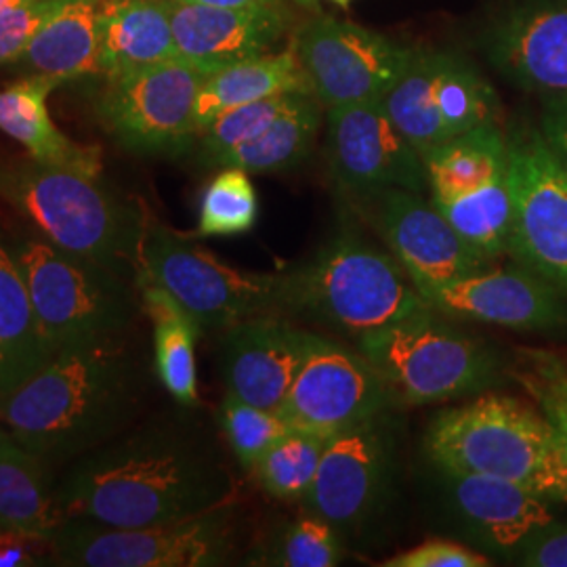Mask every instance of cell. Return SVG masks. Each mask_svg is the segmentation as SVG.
I'll return each instance as SVG.
<instances>
[{"label": "cell", "instance_id": "cell-41", "mask_svg": "<svg viewBox=\"0 0 567 567\" xmlns=\"http://www.w3.org/2000/svg\"><path fill=\"white\" fill-rule=\"evenodd\" d=\"M517 564L526 567H567V524L550 522L534 532L515 553Z\"/></svg>", "mask_w": 567, "mask_h": 567}, {"label": "cell", "instance_id": "cell-35", "mask_svg": "<svg viewBox=\"0 0 567 567\" xmlns=\"http://www.w3.org/2000/svg\"><path fill=\"white\" fill-rule=\"evenodd\" d=\"M343 532L322 517L303 511L267 543L257 566L334 567L343 564Z\"/></svg>", "mask_w": 567, "mask_h": 567}, {"label": "cell", "instance_id": "cell-18", "mask_svg": "<svg viewBox=\"0 0 567 567\" xmlns=\"http://www.w3.org/2000/svg\"><path fill=\"white\" fill-rule=\"evenodd\" d=\"M389 412L334 433L326 446L305 511L341 532L364 526L381 508L393 466Z\"/></svg>", "mask_w": 567, "mask_h": 567}, {"label": "cell", "instance_id": "cell-16", "mask_svg": "<svg viewBox=\"0 0 567 567\" xmlns=\"http://www.w3.org/2000/svg\"><path fill=\"white\" fill-rule=\"evenodd\" d=\"M414 288L431 309L446 318L517 332H567V297L515 261L507 267L487 265L463 278Z\"/></svg>", "mask_w": 567, "mask_h": 567}, {"label": "cell", "instance_id": "cell-30", "mask_svg": "<svg viewBox=\"0 0 567 567\" xmlns=\"http://www.w3.org/2000/svg\"><path fill=\"white\" fill-rule=\"evenodd\" d=\"M142 311L154 326L156 374L182 405L198 404L196 339L203 332L168 290L147 278L137 280Z\"/></svg>", "mask_w": 567, "mask_h": 567}, {"label": "cell", "instance_id": "cell-4", "mask_svg": "<svg viewBox=\"0 0 567 567\" xmlns=\"http://www.w3.org/2000/svg\"><path fill=\"white\" fill-rule=\"evenodd\" d=\"M425 452L437 471L489 475L567 503L566 454L529 400L486 391L442 410L426 429Z\"/></svg>", "mask_w": 567, "mask_h": 567}, {"label": "cell", "instance_id": "cell-6", "mask_svg": "<svg viewBox=\"0 0 567 567\" xmlns=\"http://www.w3.org/2000/svg\"><path fill=\"white\" fill-rule=\"evenodd\" d=\"M355 349L381 372L398 405L480 395L508 379V360L492 344L446 324L431 307L355 339Z\"/></svg>", "mask_w": 567, "mask_h": 567}, {"label": "cell", "instance_id": "cell-37", "mask_svg": "<svg viewBox=\"0 0 567 567\" xmlns=\"http://www.w3.org/2000/svg\"><path fill=\"white\" fill-rule=\"evenodd\" d=\"M219 425L246 473H252L265 452L295 429L278 410L246 404L229 393L219 410Z\"/></svg>", "mask_w": 567, "mask_h": 567}, {"label": "cell", "instance_id": "cell-31", "mask_svg": "<svg viewBox=\"0 0 567 567\" xmlns=\"http://www.w3.org/2000/svg\"><path fill=\"white\" fill-rule=\"evenodd\" d=\"M322 112L324 105L313 95H297L261 135L225 152L213 166H234L250 175L292 171L309 158L318 142Z\"/></svg>", "mask_w": 567, "mask_h": 567}, {"label": "cell", "instance_id": "cell-2", "mask_svg": "<svg viewBox=\"0 0 567 567\" xmlns=\"http://www.w3.org/2000/svg\"><path fill=\"white\" fill-rule=\"evenodd\" d=\"M143 391L140 358L122 334L58 351L0 400V419L42 461H68L133 425Z\"/></svg>", "mask_w": 567, "mask_h": 567}, {"label": "cell", "instance_id": "cell-45", "mask_svg": "<svg viewBox=\"0 0 567 567\" xmlns=\"http://www.w3.org/2000/svg\"><path fill=\"white\" fill-rule=\"evenodd\" d=\"M23 2H30V0H0V13L13 9V7H20Z\"/></svg>", "mask_w": 567, "mask_h": 567}, {"label": "cell", "instance_id": "cell-11", "mask_svg": "<svg viewBox=\"0 0 567 567\" xmlns=\"http://www.w3.org/2000/svg\"><path fill=\"white\" fill-rule=\"evenodd\" d=\"M208 72L168 60L105 79L97 116L124 150L142 156H182L198 142L196 100Z\"/></svg>", "mask_w": 567, "mask_h": 567}, {"label": "cell", "instance_id": "cell-44", "mask_svg": "<svg viewBox=\"0 0 567 567\" xmlns=\"http://www.w3.org/2000/svg\"><path fill=\"white\" fill-rule=\"evenodd\" d=\"M187 2H203V4H219V7H243V4H261V2H282V0H187ZM301 7H316V0H292Z\"/></svg>", "mask_w": 567, "mask_h": 567}, {"label": "cell", "instance_id": "cell-46", "mask_svg": "<svg viewBox=\"0 0 567 567\" xmlns=\"http://www.w3.org/2000/svg\"><path fill=\"white\" fill-rule=\"evenodd\" d=\"M330 2H332V4H339V7H349V2H351V0H330Z\"/></svg>", "mask_w": 567, "mask_h": 567}, {"label": "cell", "instance_id": "cell-47", "mask_svg": "<svg viewBox=\"0 0 567 567\" xmlns=\"http://www.w3.org/2000/svg\"><path fill=\"white\" fill-rule=\"evenodd\" d=\"M4 435H7V433L0 429V442H2V437H4Z\"/></svg>", "mask_w": 567, "mask_h": 567}, {"label": "cell", "instance_id": "cell-22", "mask_svg": "<svg viewBox=\"0 0 567 567\" xmlns=\"http://www.w3.org/2000/svg\"><path fill=\"white\" fill-rule=\"evenodd\" d=\"M437 473L461 524L492 553L515 555L534 532L555 522V503L527 487L477 473Z\"/></svg>", "mask_w": 567, "mask_h": 567}, {"label": "cell", "instance_id": "cell-1", "mask_svg": "<svg viewBox=\"0 0 567 567\" xmlns=\"http://www.w3.org/2000/svg\"><path fill=\"white\" fill-rule=\"evenodd\" d=\"M234 496L231 475L203 437L154 421L82 454L55 503L63 519L147 527L224 507Z\"/></svg>", "mask_w": 567, "mask_h": 567}, {"label": "cell", "instance_id": "cell-42", "mask_svg": "<svg viewBox=\"0 0 567 567\" xmlns=\"http://www.w3.org/2000/svg\"><path fill=\"white\" fill-rule=\"evenodd\" d=\"M538 131L547 143L548 152L567 175V95L543 97Z\"/></svg>", "mask_w": 567, "mask_h": 567}, {"label": "cell", "instance_id": "cell-9", "mask_svg": "<svg viewBox=\"0 0 567 567\" xmlns=\"http://www.w3.org/2000/svg\"><path fill=\"white\" fill-rule=\"evenodd\" d=\"M49 547L55 564L70 567L225 566L236 548L234 503L161 526L107 527L65 519Z\"/></svg>", "mask_w": 567, "mask_h": 567}, {"label": "cell", "instance_id": "cell-26", "mask_svg": "<svg viewBox=\"0 0 567 567\" xmlns=\"http://www.w3.org/2000/svg\"><path fill=\"white\" fill-rule=\"evenodd\" d=\"M286 93L313 95L303 63L292 44L280 53H265L252 60L238 61L208 74L196 100V131L200 135L227 110Z\"/></svg>", "mask_w": 567, "mask_h": 567}, {"label": "cell", "instance_id": "cell-43", "mask_svg": "<svg viewBox=\"0 0 567 567\" xmlns=\"http://www.w3.org/2000/svg\"><path fill=\"white\" fill-rule=\"evenodd\" d=\"M39 540H28L11 534H0V567L37 566V555L28 545Z\"/></svg>", "mask_w": 567, "mask_h": 567}, {"label": "cell", "instance_id": "cell-40", "mask_svg": "<svg viewBox=\"0 0 567 567\" xmlns=\"http://www.w3.org/2000/svg\"><path fill=\"white\" fill-rule=\"evenodd\" d=\"M381 567H487L492 559L461 543L431 538L379 564Z\"/></svg>", "mask_w": 567, "mask_h": 567}, {"label": "cell", "instance_id": "cell-24", "mask_svg": "<svg viewBox=\"0 0 567 567\" xmlns=\"http://www.w3.org/2000/svg\"><path fill=\"white\" fill-rule=\"evenodd\" d=\"M100 37L105 79L177 60L171 0H103Z\"/></svg>", "mask_w": 567, "mask_h": 567}, {"label": "cell", "instance_id": "cell-32", "mask_svg": "<svg viewBox=\"0 0 567 567\" xmlns=\"http://www.w3.org/2000/svg\"><path fill=\"white\" fill-rule=\"evenodd\" d=\"M433 206L484 259L496 264L501 257H507L513 224V196L508 175L463 198L433 203Z\"/></svg>", "mask_w": 567, "mask_h": 567}, {"label": "cell", "instance_id": "cell-15", "mask_svg": "<svg viewBox=\"0 0 567 567\" xmlns=\"http://www.w3.org/2000/svg\"><path fill=\"white\" fill-rule=\"evenodd\" d=\"M326 156L349 198L383 189H429L423 156L391 121L383 100L326 110Z\"/></svg>", "mask_w": 567, "mask_h": 567}, {"label": "cell", "instance_id": "cell-38", "mask_svg": "<svg viewBox=\"0 0 567 567\" xmlns=\"http://www.w3.org/2000/svg\"><path fill=\"white\" fill-rule=\"evenodd\" d=\"M297 95L303 93H286L278 97H267L261 102L244 103L234 110H227L217 121L210 122L198 135L200 158L204 163H217L225 152L255 140L265 128L276 121L284 110L292 103Z\"/></svg>", "mask_w": 567, "mask_h": 567}, {"label": "cell", "instance_id": "cell-33", "mask_svg": "<svg viewBox=\"0 0 567 567\" xmlns=\"http://www.w3.org/2000/svg\"><path fill=\"white\" fill-rule=\"evenodd\" d=\"M330 437L332 435L295 426L265 452L250 475L267 496L282 503H303Z\"/></svg>", "mask_w": 567, "mask_h": 567}, {"label": "cell", "instance_id": "cell-23", "mask_svg": "<svg viewBox=\"0 0 567 567\" xmlns=\"http://www.w3.org/2000/svg\"><path fill=\"white\" fill-rule=\"evenodd\" d=\"M60 84L58 79L30 74L0 89V131L23 145L37 163L102 177V147L70 140L51 118L49 95Z\"/></svg>", "mask_w": 567, "mask_h": 567}, {"label": "cell", "instance_id": "cell-17", "mask_svg": "<svg viewBox=\"0 0 567 567\" xmlns=\"http://www.w3.org/2000/svg\"><path fill=\"white\" fill-rule=\"evenodd\" d=\"M351 203L414 286L447 282L494 264L473 250L423 194L383 189L355 196Z\"/></svg>", "mask_w": 567, "mask_h": 567}, {"label": "cell", "instance_id": "cell-39", "mask_svg": "<svg viewBox=\"0 0 567 567\" xmlns=\"http://www.w3.org/2000/svg\"><path fill=\"white\" fill-rule=\"evenodd\" d=\"M63 0H30L0 13V65L20 60L25 47L34 39Z\"/></svg>", "mask_w": 567, "mask_h": 567}, {"label": "cell", "instance_id": "cell-7", "mask_svg": "<svg viewBox=\"0 0 567 567\" xmlns=\"http://www.w3.org/2000/svg\"><path fill=\"white\" fill-rule=\"evenodd\" d=\"M13 252L53 355L74 344L122 337L135 324L142 311L135 280L72 255L44 236L21 240Z\"/></svg>", "mask_w": 567, "mask_h": 567}, {"label": "cell", "instance_id": "cell-13", "mask_svg": "<svg viewBox=\"0 0 567 567\" xmlns=\"http://www.w3.org/2000/svg\"><path fill=\"white\" fill-rule=\"evenodd\" d=\"M292 47L324 110L383 100L414 53L364 25L324 16L307 21Z\"/></svg>", "mask_w": 567, "mask_h": 567}, {"label": "cell", "instance_id": "cell-27", "mask_svg": "<svg viewBox=\"0 0 567 567\" xmlns=\"http://www.w3.org/2000/svg\"><path fill=\"white\" fill-rule=\"evenodd\" d=\"M51 358L16 252L0 236V400Z\"/></svg>", "mask_w": 567, "mask_h": 567}, {"label": "cell", "instance_id": "cell-28", "mask_svg": "<svg viewBox=\"0 0 567 567\" xmlns=\"http://www.w3.org/2000/svg\"><path fill=\"white\" fill-rule=\"evenodd\" d=\"M63 522L41 456L7 433L0 442V534L49 545Z\"/></svg>", "mask_w": 567, "mask_h": 567}, {"label": "cell", "instance_id": "cell-14", "mask_svg": "<svg viewBox=\"0 0 567 567\" xmlns=\"http://www.w3.org/2000/svg\"><path fill=\"white\" fill-rule=\"evenodd\" d=\"M393 405L398 402L385 379L358 349L311 334L307 358L278 412L297 429L334 435Z\"/></svg>", "mask_w": 567, "mask_h": 567}, {"label": "cell", "instance_id": "cell-25", "mask_svg": "<svg viewBox=\"0 0 567 567\" xmlns=\"http://www.w3.org/2000/svg\"><path fill=\"white\" fill-rule=\"evenodd\" d=\"M103 0H63L25 47L20 61L32 72L63 82L102 74L100 13Z\"/></svg>", "mask_w": 567, "mask_h": 567}, {"label": "cell", "instance_id": "cell-34", "mask_svg": "<svg viewBox=\"0 0 567 567\" xmlns=\"http://www.w3.org/2000/svg\"><path fill=\"white\" fill-rule=\"evenodd\" d=\"M508 379L545 414L567 458V353L547 347H517Z\"/></svg>", "mask_w": 567, "mask_h": 567}, {"label": "cell", "instance_id": "cell-29", "mask_svg": "<svg viewBox=\"0 0 567 567\" xmlns=\"http://www.w3.org/2000/svg\"><path fill=\"white\" fill-rule=\"evenodd\" d=\"M431 203L463 198L508 175L507 135L496 122L433 147L425 158Z\"/></svg>", "mask_w": 567, "mask_h": 567}, {"label": "cell", "instance_id": "cell-10", "mask_svg": "<svg viewBox=\"0 0 567 567\" xmlns=\"http://www.w3.org/2000/svg\"><path fill=\"white\" fill-rule=\"evenodd\" d=\"M383 105L423 158L433 147L496 122L501 107L496 91L475 63L435 49H414Z\"/></svg>", "mask_w": 567, "mask_h": 567}, {"label": "cell", "instance_id": "cell-36", "mask_svg": "<svg viewBox=\"0 0 567 567\" xmlns=\"http://www.w3.org/2000/svg\"><path fill=\"white\" fill-rule=\"evenodd\" d=\"M257 217L259 198L250 173L224 166L204 189L198 236H240L255 227Z\"/></svg>", "mask_w": 567, "mask_h": 567}, {"label": "cell", "instance_id": "cell-21", "mask_svg": "<svg viewBox=\"0 0 567 567\" xmlns=\"http://www.w3.org/2000/svg\"><path fill=\"white\" fill-rule=\"evenodd\" d=\"M486 58L515 86L567 95V2L527 0L487 30Z\"/></svg>", "mask_w": 567, "mask_h": 567}, {"label": "cell", "instance_id": "cell-3", "mask_svg": "<svg viewBox=\"0 0 567 567\" xmlns=\"http://www.w3.org/2000/svg\"><path fill=\"white\" fill-rule=\"evenodd\" d=\"M0 198L49 243L137 282L150 217L142 206L76 171L34 158L0 163Z\"/></svg>", "mask_w": 567, "mask_h": 567}, {"label": "cell", "instance_id": "cell-19", "mask_svg": "<svg viewBox=\"0 0 567 567\" xmlns=\"http://www.w3.org/2000/svg\"><path fill=\"white\" fill-rule=\"evenodd\" d=\"M309 330L284 313L248 318L221 330L219 368L229 395L265 410H280L303 365Z\"/></svg>", "mask_w": 567, "mask_h": 567}, {"label": "cell", "instance_id": "cell-20", "mask_svg": "<svg viewBox=\"0 0 567 567\" xmlns=\"http://www.w3.org/2000/svg\"><path fill=\"white\" fill-rule=\"evenodd\" d=\"M177 60L213 74L238 61L252 60L282 41L292 13L286 2L219 7L171 0Z\"/></svg>", "mask_w": 567, "mask_h": 567}, {"label": "cell", "instance_id": "cell-5", "mask_svg": "<svg viewBox=\"0 0 567 567\" xmlns=\"http://www.w3.org/2000/svg\"><path fill=\"white\" fill-rule=\"evenodd\" d=\"M425 309L402 264L353 229L337 231L313 259L284 271V311L353 341Z\"/></svg>", "mask_w": 567, "mask_h": 567}, {"label": "cell", "instance_id": "cell-12", "mask_svg": "<svg viewBox=\"0 0 567 567\" xmlns=\"http://www.w3.org/2000/svg\"><path fill=\"white\" fill-rule=\"evenodd\" d=\"M508 142L513 224L508 252L567 297V175L540 131L519 126Z\"/></svg>", "mask_w": 567, "mask_h": 567}, {"label": "cell", "instance_id": "cell-8", "mask_svg": "<svg viewBox=\"0 0 567 567\" xmlns=\"http://www.w3.org/2000/svg\"><path fill=\"white\" fill-rule=\"evenodd\" d=\"M140 278L168 290L200 330L221 332L248 318L286 313L284 271L259 274L231 267L192 236L158 221L147 225Z\"/></svg>", "mask_w": 567, "mask_h": 567}]
</instances>
